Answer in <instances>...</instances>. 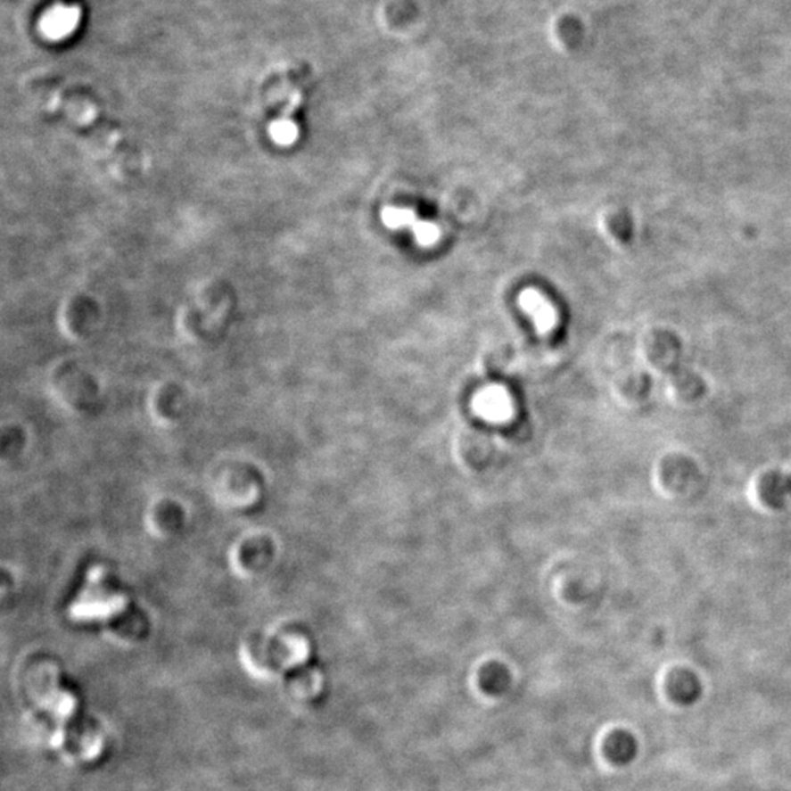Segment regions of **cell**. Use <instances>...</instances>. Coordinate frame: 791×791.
Listing matches in <instances>:
<instances>
[{"label":"cell","instance_id":"cell-9","mask_svg":"<svg viewBox=\"0 0 791 791\" xmlns=\"http://www.w3.org/2000/svg\"><path fill=\"white\" fill-rule=\"evenodd\" d=\"M617 384H619L617 391L626 402H644L651 391V380L647 374H628L624 377H620Z\"/></svg>","mask_w":791,"mask_h":791},{"label":"cell","instance_id":"cell-4","mask_svg":"<svg viewBox=\"0 0 791 791\" xmlns=\"http://www.w3.org/2000/svg\"><path fill=\"white\" fill-rule=\"evenodd\" d=\"M79 24V11L72 6H54L40 22L43 36L49 40L70 37Z\"/></svg>","mask_w":791,"mask_h":791},{"label":"cell","instance_id":"cell-11","mask_svg":"<svg viewBox=\"0 0 791 791\" xmlns=\"http://www.w3.org/2000/svg\"><path fill=\"white\" fill-rule=\"evenodd\" d=\"M507 672L498 667H490L482 674V688L490 693H501L507 688Z\"/></svg>","mask_w":791,"mask_h":791},{"label":"cell","instance_id":"cell-7","mask_svg":"<svg viewBox=\"0 0 791 791\" xmlns=\"http://www.w3.org/2000/svg\"><path fill=\"white\" fill-rule=\"evenodd\" d=\"M601 227L604 234L607 235V238L615 245L626 246L630 243L631 236H633V229H631L630 218L628 214L619 210H608L601 218Z\"/></svg>","mask_w":791,"mask_h":791},{"label":"cell","instance_id":"cell-6","mask_svg":"<svg viewBox=\"0 0 791 791\" xmlns=\"http://www.w3.org/2000/svg\"><path fill=\"white\" fill-rule=\"evenodd\" d=\"M669 693L681 705H690L701 696V681L689 672H672L669 679Z\"/></svg>","mask_w":791,"mask_h":791},{"label":"cell","instance_id":"cell-3","mask_svg":"<svg viewBox=\"0 0 791 791\" xmlns=\"http://www.w3.org/2000/svg\"><path fill=\"white\" fill-rule=\"evenodd\" d=\"M761 475L754 487V494L759 497L758 500L762 501V507H783L791 496V481L779 472H767Z\"/></svg>","mask_w":791,"mask_h":791},{"label":"cell","instance_id":"cell-2","mask_svg":"<svg viewBox=\"0 0 791 791\" xmlns=\"http://www.w3.org/2000/svg\"><path fill=\"white\" fill-rule=\"evenodd\" d=\"M519 305L531 316L533 325L540 333H548L557 325V312L553 304L535 289H526L519 296Z\"/></svg>","mask_w":791,"mask_h":791},{"label":"cell","instance_id":"cell-8","mask_svg":"<svg viewBox=\"0 0 791 791\" xmlns=\"http://www.w3.org/2000/svg\"><path fill=\"white\" fill-rule=\"evenodd\" d=\"M606 754L608 759L619 765L630 762L638 752V742L629 731H614L606 742Z\"/></svg>","mask_w":791,"mask_h":791},{"label":"cell","instance_id":"cell-5","mask_svg":"<svg viewBox=\"0 0 791 791\" xmlns=\"http://www.w3.org/2000/svg\"><path fill=\"white\" fill-rule=\"evenodd\" d=\"M669 393L676 402L692 403L705 393V386L701 378L680 368L670 377Z\"/></svg>","mask_w":791,"mask_h":791},{"label":"cell","instance_id":"cell-10","mask_svg":"<svg viewBox=\"0 0 791 791\" xmlns=\"http://www.w3.org/2000/svg\"><path fill=\"white\" fill-rule=\"evenodd\" d=\"M382 220L384 226L391 230L403 229V227L414 230L415 226L421 222L415 211L409 209H400V207H386L382 211Z\"/></svg>","mask_w":791,"mask_h":791},{"label":"cell","instance_id":"cell-1","mask_svg":"<svg viewBox=\"0 0 791 791\" xmlns=\"http://www.w3.org/2000/svg\"><path fill=\"white\" fill-rule=\"evenodd\" d=\"M642 357L647 366L656 373L670 375L680 367L681 348L677 337L665 330H651L642 337Z\"/></svg>","mask_w":791,"mask_h":791}]
</instances>
